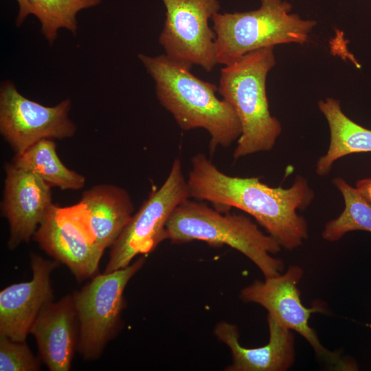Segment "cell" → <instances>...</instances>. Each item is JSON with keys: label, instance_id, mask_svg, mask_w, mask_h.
<instances>
[{"label": "cell", "instance_id": "7402d4cb", "mask_svg": "<svg viewBox=\"0 0 371 371\" xmlns=\"http://www.w3.org/2000/svg\"><path fill=\"white\" fill-rule=\"evenodd\" d=\"M356 188L371 205V178L358 181L357 182Z\"/></svg>", "mask_w": 371, "mask_h": 371}, {"label": "cell", "instance_id": "7c38bea8", "mask_svg": "<svg viewBox=\"0 0 371 371\" xmlns=\"http://www.w3.org/2000/svg\"><path fill=\"white\" fill-rule=\"evenodd\" d=\"M4 169L1 212L10 227L8 247L14 249L30 240L52 205V187L12 163L5 164Z\"/></svg>", "mask_w": 371, "mask_h": 371}, {"label": "cell", "instance_id": "8992f818", "mask_svg": "<svg viewBox=\"0 0 371 371\" xmlns=\"http://www.w3.org/2000/svg\"><path fill=\"white\" fill-rule=\"evenodd\" d=\"M144 261L139 258L124 268L98 273L72 293L79 322L78 351L84 359H97L115 335L124 308V289Z\"/></svg>", "mask_w": 371, "mask_h": 371}, {"label": "cell", "instance_id": "5bb4252c", "mask_svg": "<svg viewBox=\"0 0 371 371\" xmlns=\"http://www.w3.org/2000/svg\"><path fill=\"white\" fill-rule=\"evenodd\" d=\"M30 333L36 339L39 359L50 371L69 370L79 341V322L72 294L46 305Z\"/></svg>", "mask_w": 371, "mask_h": 371}, {"label": "cell", "instance_id": "2e32d148", "mask_svg": "<svg viewBox=\"0 0 371 371\" xmlns=\"http://www.w3.org/2000/svg\"><path fill=\"white\" fill-rule=\"evenodd\" d=\"M79 201L85 205L97 242L104 250L111 247L134 214L129 193L112 184L92 186Z\"/></svg>", "mask_w": 371, "mask_h": 371}, {"label": "cell", "instance_id": "6da1fadb", "mask_svg": "<svg viewBox=\"0 0 371 371\" xmlns=\"http://www.w3.org/2000/svg\"><path fill=\"white\" fill-rule=\"evenodd\" d=\"M191 164L187 179L190 197L249 214L288 250L307 238V223L297 213L314 199L304 178L298 176L289 188H272L258 178L227 175L202 153L192 157Z\"/></svg>", "mask_w": 371, "mask_h": 371}, {"label": "cell", "instance_id": "ac0fdd59", "mask_svg": "<svg viewBox=\"0 0 371 371\" xmlns=\"http://www.w3.org/2000/svg\"><path fill=\"white\" fill-rule=\"evenodd\" d=\"M12 164L30 171L50 187L77 190L85 186V177L65 166L56 152L54 139H44L20 154H15Z\"/></svg>", "mask_w": 371, "mask_h": 371}, {"label": "cell", "instance_id": "44dd1931", "mask_svg": "<svg viewBox=\"0 0 371 371\" xmlns=\"http://www.w3.org/2000/svg\"><path fill=\"white\" fill-rule=\"evenodd\" d=\"M39 359L36 358L25 341H17L0 335L1 371H38Z\"/></svg>", "mask_w": 371, "mask_h": 371}, {"label": "cell", "instance_id": "30bf717a", "mask_svg": "<svg viewBox=\"0 0 371 371\" xmlns=\"http://www.w3.org/2000/svg\"><path fill=\"white\" fill-rule=\"evenodd\" d=\"M71 106L65 99L47 106L23 95L10 80L0 87V133L16 154L44 139H64L73 137L76 125L70 119Z\"/></svg>", "mask_w": 371, "mask_h": 371}, {"label": "cell", "instance_id": "e0dca14e", "mask_svg": "<svg viewBox=\"0 0 371 371\" xmlns=\"http://www.w3.org/2000/svg\"><path fill=\"white\" fill-rule=\"evenodd\" d=\"M330 130V144L326 153L317 161L315 171L326 176L335 161L352 153H371V130L350 119L342 111L340 102L326 98L318 102Z\"/></svg>", "mask_w": 371, "mask_h": 371}, {"label": "cell", "instance_id": "9c48e42d", "mask_svg": "<svg viewBox=\"0 0 371 371\" xmlns=\"http://www.w3.org/2000/svg\"><path fill=\"white\" fill-rule=\"evenodd\" d=\"M303 276L301 267L293 265L282 274L255 280L245 287L240 297L245 302L260 304L268 311V316L283 327L296 331L314 350L317 357L340 370H355L356 366L341 358L339 353L328 350L321 344L308 321L314 313H323L317 304L312 307L303 305L297 285Z\"/></svg>", "mask_w": 371, "mask_h": 371}, {"label": "cell", "instance_id": "ffe728a7", "mask_svg": "<svg viewBox=\"0 0 371 371\" xmlns=\"http://www.w3.org/2000/svg\"><path fill=\"white\" fill-rule=\"evenodd\" d=\"M333 182L341 193L345 207L338 217L326 224L323 238L335 242L349 232H371V205L356 188L350 186L344 179L335 178Z\"/></svg>", "mask_w": 371, "mask_h": 371}, {"label": "cell", "instance_id": "7a4b0ae2", "mask_svg": "<svg viewBox=\"0 0 371 371\" xmlns=\"http://www.w3.org/2000/svg\"><path fill=\"white\" fill-rule=\"evenodd\" d=\"M137 58L155 82L159 103L183 131H207L211 152L238 139L242 133L239 120L231 105L216 95V85L197 78L190 71L192 66L165 54H139Z\"/></svg>", "mask_w": 371, "mask_h": 371}, {"label": "cell", "instance_id": "3957f363", "mask_svg": "<svg viewBox=\"0 0 371 371\" xmlns=\"http://www.w3.org/2000/svg\"><path fill=\"white\" fill-rule=\"evenodd\" d=\"M276 65L274 47L251 52L221 70L218 92L236 113L242 133L234 157L271 150L282 132L280 121L271 115L266 80Z\"/></svg>", "mask_w": 371, "mask_h": 371}, {"label": "cell", "instance_id": "9a60e30c", "mask_svg": "<svg viewBox=\"0 0 371 371\" xmlns=\"http://www.w3.org/2000/svg\"><path fill=\"white\" fill-rule=\"evenodd\" d=\"M269 343L257 348H246L239 342L236 325L221 322L214 328V335L231 350L232 363L228 371H284L295 360L294 337L292 330L267 316Z\"/></svg>", "mask_w": 371, "mask_h": 371}, {"label": "cell", "instance_id": "d6986e66", "mask_svg": "<svg viewBox=\"0 0 371 371\" xmlns=\"http://www.w3.org/2000/svg\"><path fill=\"white\" fill-rule=\"evenodd\" d=\"M101 1L28 0V2L31 14L34 15L40 22L41 34L52 45L60 29H66L76 35L78 30V13L99 5Z\"/></svg>", "mask_w": 371, "mask_h": 371}, {"label": "cell", "instance_id": "277c9868", "mask_svg": "<svg viewBox=\"0 0 371 371\" xmlns=\"http://www.w3.org/2000/svg\"><path fill=\"white\" fill-rule=\"evenodd\" d=\"M166 239L173 243L201 240L212 246L228 245L251 260L265 278L284 269L282 260L272 256L280 251L279 243L263 234L249 218L243 214H223L189 199L177 205L168 218Z\"/></svg>", "mask_w": 371, "mask_h": 371}, {"label": "cell", "instance_id": "5b68a950", "mask_svg": "<svg viewBox=\"0 0 371 371\" xmlns=\"http://www.w3.org/2000/svg\"><path fill=\"white\" fill-rule=\"evenodd\" d=\"M259 1L256 10L216 12L212 16L218 64H232L261 48L287 43L303 45L309 41L315 21L292 12V5L286 0Z\"/></svg>", "mask_w": 371, "mask_h": 371}, {"label": "cell", "instance_id": "4fadbf2b", "mask_svg": "<svg viewBox=\"0 0 371 371\" xmlns=\"http://www.w3.org/2000/svg\"><path fill=\"white\" fill-rule=\"evenodd\" d=\"M58 265L56 260H47L32 254V279L1 291L0 335L14 341H25L39 313L53 302L50 275Z\"/></svg>", "mask_w": 371, "mask_h": 371}, {"label": "cell", "instance_id": "ba28073f", "mask_svg": "<svg viewBox=\"0 0 371 371\" xmlns=\"http://www.w3.org/2000/svg\"><path fill=\"white\" fill-rule=\"evenodd\" d=\"M41 249L65 265L78 282L98 273L104 249L98 243L85 205L52 204L33 236Z\"/></svg>", "mask_w": 371, "mask_h": 371}, {"label": "cell", "instance_id": "8fae6325", "mask_svg": "<svg viewBox=\"0 0 371 371\" xmlns=\"http://www.w3.org/2000/svg\"><path fill=\"white\" fill-rule=\"evenodd\" d=\"M166 19L159 36L164 54L172 60L206 71L217 63L216 34L209 20L218 12V0H161Z\"/></svg>", "mask_w": 371, "mask_h": 371}, {"label": "cell", "instance_id": "52a82bcc", "mask_svg": "<svg viewBox=\"0 0 371 371\" xmlns=\"http://www.w3.org/2000/svg\"><path fill=\"white\" fill-rule=\"evenodd\" d=\"M190 197L180 159H175L164 183L150 193L111 247L104 273L128 266L166 240V225L175 207Z\"/></svg>", "mask_w": 371, "mask_h": 371}]
</instances>
